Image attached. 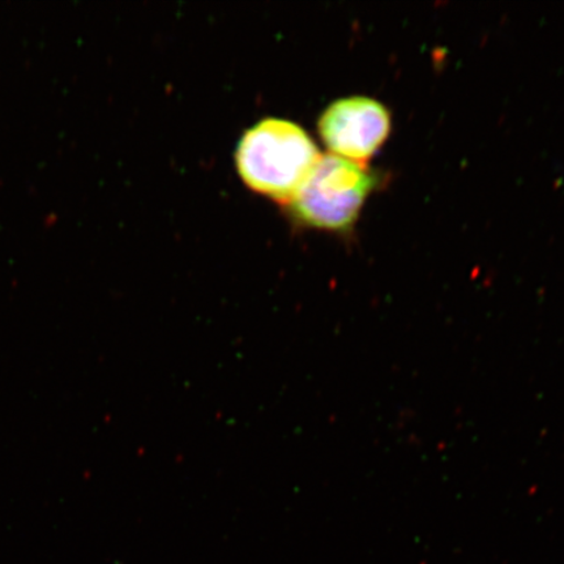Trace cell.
<instances>
[{
	"label": "cell",
	"mask_w": 564,
	"mask_h": 564,
	"mask_svg": "<svg viewBox=\"0 0 564 564\" xmlns=\"http://www.w3.org/2000/svg\"><path fill=\"white\" fill-rule=\"evenodd\" d=\"M321 156L319 148L300 124L265 118L239 140L236 165L247 187L285 207Z\"/></svg>",
	"instance_id": "1"
},
{
	"label": "cell",
	"mask_w": 564,
	"mask_h": 564,
	"mask_svg": "<svg viewBox=\"0 0 564 564\" xmlns=\"http://www.w3.org/2000/svg\"><path fill=\"white\" fill-rule=\"evenodd\" d=\"M380 182L382 176L368 165L333 153L322 154L284 209L302 228L345 235L355 229L366 202Z\"/></svg>",
	"instance_id": "2"
},
{
	"label": "cell",
	"mask_w": 564,
	"mask_h": 564,
	"mask_svg": "<svg viewBox=\"0 0 564 564\" xmlns=\"http://www.w3.org/2000/svg\"><path fill=\"white\" fill-rule=\"evenodd\" d=\"M392 131V115L383 102L368 96L338 98L317 121V132L329 153L368 165Z\"/></svg>",
	"instance_id": "3"
}]
</instances>
